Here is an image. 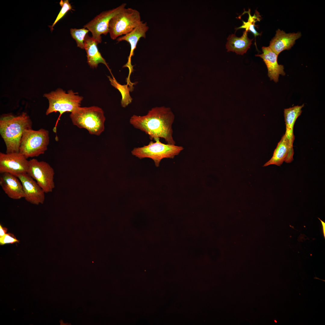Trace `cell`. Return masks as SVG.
Returning <instances> with one entry per match:
<instances>
[{
  "instance_id": "1",
  "label": "cell",
  "mask_w": 325,
  "mask_h": 325,
  "mask_svg": "<svg viewBox=\"0 0 325 325\" xmlns=\"http://www.w3.org/2000/svg\"><path fill=\"white\" fill-rule=\"evenodd\" d=\"M174 118L170 108L156 107L149 110L145 115H133L129 123L135 128L144 132L151 140L162 138L167 144L175 145L172 127Z\"/></svg>"
},
{
  "instance_id": "2",
  "label": "cell",
  "mask_w": 325,
  "mask_h": 325,
  "mask_svg": "<svg viewBox=\"0 0 325 325\" xmlns=\"http://www.w3.org/2000/svg\"><path fill=\"white\" fill-rule=\"evenodd\" d=\"M32 122L26 113L18 116L2 115L0 119V134L5 143L6 153L19 152L21 139L24 131L32 128Z\"/></svg>"
},
{
  "instance_id": "3",
  "label": "cell",
  "mask_w": 325,
  "mask_h": 325,
  "mask_svg": "<svg viewBox=\"0 0 325 325\" xmlns=\"http://www.w3.org/2000/svg\"><path fill=\"white\" fill-rule=\"evenodd\" d=\"M70 117L74 125L86 129L90 134L99 135L104 131L106 118L98 107H80L71 113Z\"/></svg>"
},
{
  "instance_id": "4",
  "label": "cell",
  "mask_w": 325,
  "mask_h": 325,
  "mask_svg": "<svg viewBox=\"0 0 325 325\" xmlns=\"http://www.w3.org/2000/svg\"><path fill=\"white\" fill-rule=\"evenodd\" d=\"M159 139L156 138L154 140L155 142L151 141L146 145L134 148L131 151L132 154L140 159H152L155 166L158 167L162 159H173L184 149L182 146L163 143Z\"/></svg>"
},
{
  "instance_id": "5",
  "label": "cell",
  "mask_w": 325,
  "mask_h": 325,
  "mask_svg": "<svg viewBox=\"0 0 325 325\" xmlns=\"http://www.w3.org/2000/svg\"><path fill=\"white\" fill-rule=\"evenodd\" d=\"M49 140V132L46 129H26L21 139L19 153L27 159L38 156L47 150Z\"/></svg>"
},
{
  "instance_id": "6",
  "label": "cell",
  "mask_w": 325,
  "mask_h": 325,
  "mask_svg": "<svg viewBox=\"0 0 325 325\" xmlns=\"http://www.w3.org/2000/svg\"><path fill=\"white\" fill-rule=\"evenodd\" d=\"M48 100L49 106L46 112L47 115L54 112H59L60 116L66 112L72 113L80 107L83 97L72 90L66 93L62 89L58 88L55 91L44 94Z\"/></svg>"
},
{
  "instance_id": "7",
  "label": "cell",
  "mask_w": 325,
  "mask_h": 325,
  "mask_svg": "<svg viewBox=\"0 0 325 325\" xmlns=\"http://www.w3.org/2000/svg\"><path fill=\"white\" fill-rule=\"evenodd\" d=\"M142 22L140 12L131 8H124L114 16L109 24V33L113 40L132 31Z\"/></svg>"
},
{
  "instance_id": "8",
  "label": "cell",
  "mask_w": 325,
  "mask_h": 325,
  "mask_svg": "<svg viewBox=\"0 0 325 325\" xmlns=\"http://www.w3.org/2000/svg\"><path fill=\"white\" fill-rule=\"evenodd\" d=\"M27 173L36 181L45 193L51 192L54 188V171L47 162L35 159H30Z\"/></svg>"
},
{
  "instance_id": "9",
  "label": "cell",
  "mask_w": 325,
  "mask_h": 325,
  "mask_svg": "<svg viewBox=\"0 0 325 325\" xmlns=\"http://www.w3.org/2000/svg\"><path fill=\"white\" fill-rule=\"evenodd\" d=\"M126 5V3H123L115 8L102 12L85 25L84 28L91 32L92 38L98 43H101V34L106 35L109 33V24L111 19L125 8Z\"/></svg>"
},
{
  "instance_id": "10",
  "label": "cell",
  "mask_w": 325,
  "mask_h": 325,
  "mask_svg": "<svg viewBox=\"0 0 325 325\" xmlns=\"http://www.w3.org/2000/svg\"><path fill=\"white\" fill-rule=\"evenodd\" d=\"M29 160L20 153L0 152V173H8L15 176L27 173Z\"/></svg>"
},
{
  "instance_id": "11",
  "label": "cell",
  "mask_w": 325,
  "mask_h": 325,
  "mask_svg": "<svg viewBox=\"0 0 325 325\" xmlns=\"http://www.w3.org/2000/svg\"><path fill=\"white\" fill-rule=\"evenodd\" d=\"M16 176L22 183L25 199L35 205L43 204L45 193L36 182L27 173L19 174Z\"/></svg>"
},
{
  "instance_id": "12",
  "label": "cell",
  "mask_w": 325,
  "mask_h": 325,
  "mask_svg": "<svg viewBox=\"0 0 325 325\" xmlns=\"http://www.w3.org/2000/svg\"><path fill=\"white\" fill-rule=\"evenodd\" d=\"M304 106H296L292 107L285 109L284 111L286 130L285 134L288 139L289 144V151L285 162L287 163L293 160L294 150L293 143L295 139L293 134V128L295 122L302 112V108Z\"/></svg>"
},
{
  "instance_id": "13",
  "label": "cell",
  "mask_w": 325,
  "mask_h": 325,
  "mask_svg": "<svg viewBox=\"0 0 325 325\" xmlns=\"http://www.w3.org/2000/svg\"><path fill=\"white\" fill-rule=\"evenodd\" d=\"M149 28L147 23L143 21L131 32L117 39L118 42L125 41L128 42L130 45V52L127 62L123 66V67H128L129 69L128 76L127 79L128 81H130V75L134 70L133 66L131 64V57L134 55V50L140 39L142 37L145 38L146 33Z\"/></svg>"
},
{
  "instance_id": "14",
  "label": "cell",
  "mask_w": 325,
  "mask_h": 325,
  "mask_svg": "<svg viewBox=\"0 0 325 325\" xmlns=\"http://www.w3.org/2000/svg\"><path fill=\"white\" fill-rule=\"evenodd\" d=\"M262 50L263 53L255 55V56L263 59L268 69V76L271 80L277 82L278 81L280 75L284 76L285 74L283 66L278 64V55L269 46L263 47Z\"/></svg>"
},
{
  "instance_id": "15",
  "label": "cell",
  "mask_w": 325,
  "mask_h": 325,
  "mask_svg": "<svg viewBox=\"0 0 325 325\" xmlns=\"http://www.w3.org/2000/svg\"><path fill=\"white\" fill-rule=\"evenodd\" d=\"M0 185L5 193L10 198L19 200L24 197L23 186L19 179L8 173L1 174Z\"/></svg>"
},
{
  "instance_id": "16",
  "label": "cell",
  "mask_w": 325,
  "mask_h": 325,
  "mask_svg": "<svg viewBox=\"0 0 325 325\" xmlns=\"http://www.w3.org/2000/svg\"><path fill=\"white\" fill-rule=\"evenodd\" d=\"M301 36L300 32L286 33L278 29L270 41L269 47L278 55L283 51L290 49Z\"/></svg>"
},
{
  "instance_id": "17",
  "label": "cell",
  "mask_w": 325,
  "mask_h": 325,
  "mask_svg": "<svg viewBox=\"0 0 325 325\" xmlns=\"http://www.w3.org/2000/svg\"><path fill=\"white\" fill-rule=\"evenodd\" d=\"M84 43L85 49L87 53V62L90 67L96 68L99 63H102L108 68L112 76H113L107 63L98 50L97 46L98 42L87 34L85 38Z\"/></svg>"
},
{
  "instance_id": "18",
  "label": "cell",
  "mask_w": 325,
  "mask_h": 325,
  "mask_svg": "<svg viewBox=\"0 0 325 325\" xmlns=\"http://www.w3.org/2000/svg\"><path fill=\"white\" fill-rule=\"evenodd\" d=\"M248 31L243 32V35L240 37L232 34L227 39L226 48L227 52L232 51L237 54L243 55L250 48L252 39H250L247 36Z\"/></svg>"
},
{
  "instance_id": "19",
  "label": "cell",
  "mask_w": 325,
  "mask_h": 325,
  "mask_svg": "<svg viewBox=\"0 0 325 325\" xmlns=\"http://www.w3.org/2000/svg\"><path fill=\"white\" fill-rule=\"evenodd\" d=\"M289 151V141L284 134L278 143L272 157L263 166H267L270 165L280 166L285 161Z\"/></svg>"
},
{
  "instance_id": "20",
  "label": "cell",
  "mask_w": 325,
  "mask_h": 325,
  "mask_svg": "<svg viewBox=\"0 0 325 325\" xmlns=\"http://www.w3.org/2000/svg\"><path fill=\"white\" fill-rule=\"evenodd\" d=\"M107 77L111 85L118 89L121 94L122 97L121 101V106L122 107H126L132 103V101L133 99L130 95V92L132 91L133 89L127 84L122 85L119 83L113 76L112 78L109 76Z\"/></svg>"
},
{
  "instance_id": "21",
  "label": "cell",
  "mask_w": 325,
  "mask_h": 325,
  "mask_svg": "<svg viewBox=\"0 0 325 325\" xmlns=\"http://www.w3.org/2000/svg\"><path fill=\"white\" fill-rule=\"evenodd\" d=\"M89 31L84 28L80 29L72 28L70 29L71 36L76 41L77 46L81 49H85L84 39Z\"/></svg>"
},
{
  "instance_id": "22",
  "label": "cell",
  "mask_w": 325,
  "mask_h": 325,
  "mask_svg": "<svg viewBox=\"0 0 325 325\" xmlns=\"http://www.w3.org/2000/svg\"><path fill=\"white\" fill-rule=\"evenodd\" d=\"M250 11H248L247 12L249 14L248 21L245 22L243 21V25L237 28V29L245 28L246 31H249L252 32L255 38L256 36L259 35L260 34L258 33L255 28V22L259 20L260 19L258 17V15L257 13H255L253 16L251 15Z\"/></svg>"
},
{
  "instance_id": "23",
  "label": "cell",
  "mask_w": 325,
  "mask_h": 325,
  "mask_svg": "<svg viewBox=\"0 0 325 325\" xmlns=\"http://www.w3.org/2000/svg\"><path fill=\"white\" fill-rule=\"evenodd\" d=\"M59 4L61 7V9L52 25L51 26H49L51 32L52 31L53 27L55 24L64 17L69 11L72 9L71 5L68 0H61Z\"/></svg>"
},
{
  "instance_id": "24",
  "label": "cell",
  "mask_w": 325,
  "mask_h": 325,
  "mask_svg": "<svg viewBox=\"0 0 325 325\" xmlns=\"http://www.w3.org/2000/svg\"><path fill=\"white\" fill-rule=\"evenodd\" d=\"M19 241L13 234L10 233L6 234L0 238V244L2 245L7 244H13Z\"/></svg>"
},
{
  "instance_id": "25",
  "label": "cell",
  "mask_w": 325,
  "mask_h": 325,
  "mask_svg": "<svg viewBox=\"0 0 325 325\" xmlns=\"http://www.w3.org/2000/svg\"><path fill=\"white\" fill-rule=\"evenodd\" d=\"M8 229L5 227H2V226L0 225V238L4 236L7 233Z\"/></svg>"
},
{
  "instance_id": "26",
  "label": "cell",
  "mask_w": 325,
  "mask_h": 325,
  "mask_svg": "<svg viewBox=\"0 0 325 325\" xmlns=\"http://www.w3.org/2000/svg\"><path fill=\"white\" fill-rule=\"evenodd\" d=\"M318 218L320 220V221H321V224H322V226H323V236H324V239H325V222H323V221H322L319 218Z\"/></svg>"
}]
</instances>
